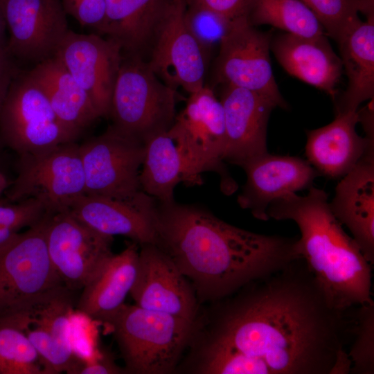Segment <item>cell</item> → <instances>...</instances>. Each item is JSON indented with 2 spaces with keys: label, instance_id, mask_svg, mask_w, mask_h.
I'll return each instance as SVG.
<instances>
[{
  "label": "cell",
  "instance_id": "1",
  "mask_svg": "<svg viewBox=\"0 0 374 374\" xmlns=\"http://www.w3.org/2000/svg\"><path fill=\"white\" fill-rule=\"evenodd\" d=\"M212 305L191 341L258 358L271 374L350 373L357 307H333L303 258Z\"/></svg>",
  "mask_w": 374,
  "mask_h": 374
},
{
  "label": "cell",
  "instance_id": "2",
  "mask_svg": "<svg viewBox=\"0 0 374 374\" xmlns=\"http://www.w3.org/2000/svg\"><path fill=\"white\" fill-rule=\"evenodd\" d=\"M296 239L238 228L195 204L158 202L155 244L187 278L199 303L226 297L301 258Z\"/></svg>",
  "mask_w": 374,
  "mask_h": 374
},
{
  "label": "cell",
  "instance_id": "3",
  "mask_svg": "<svg viewBox=\"0 0 374 374\" xmlns=\"http://www.w3.org/2000/svg\"><path fill=\"white\" fill-rule=\"evenodd\" d=\"M328 195L311 186L305 196L285 194L268 206L269 218L292 220L301 236L294 244L333 307L348 310L374 303L371 265L331 211Z\"/></svg>",
  "mask_w": 374,
  "mask_h": 374
},
{
  "label": "cell",
  "instance_id": "4",
  "mask_svg": "<svg viewBox=\"0 0 374 374\" xmlns=\"http://www.w3.org/2000/svg\"><path fill=\"white\" fill-rule=\"evenodd\" d=\"M103 324L117 343L125 373L132 374L175 372L194 328V322L125 303Z\"/></svg>",
  "mask_w": 374,
  "mask_h": 374
},
{
  "label": "cell",
  "instance_id": "5",
  "mask_svg": "<svg viewBox=\"0 0 374 374\" xmlns=\"http://www.w3.org/2000/svg\"><path fill=\"white\" fill-rule=\"evenodd\" d=\"M174 141L183 165L182 182L200 185L207 171L220 177L222 190L233 193L237 184L224 165L226 131L222 105L206 86L190 93L185 107L167 131Z\"/></svg>",
  "mask_w": 374,
  "mask_h": 374
},
{
  "label": "cell",
  "instance_id": "6",
  "mask_svg": "<svg viewBox=\"0 0 374 374\" xmlns=\"http://www.w3.org/2000/svg\"><path fill=\"white\" fill-rule=\"evenodd\" d=\"M177 98V90L165 84L145 59L123 54L109 116L115 127L144 142L171 127Z\"/></svg>",
  "mask_w": 374,
  "mask_h": 374
},
{
  "label": "cell",
  "instance_id": "7",
  "mask_svg": "<svg viewBox=\"0 0 374 374\" xmlns=\"http://www.w3.org/2000/svg\"><path fill=\"white\" fill-rule=\"evenodd\" d=\"M49 215L0 248V319L25 313L65 287L48 256Z\"/></svg>",
  "mask_w": 374,
  "mask_h": 374
},
{
  "label": "cell",
  "instance_id": "8",
  "mask_svg": "<svg viewBox=\"0 0 374 374\" xmlns=\"http://www.w3.org/2000/svg\"><path fill=\"white\" fill-rule=\"evenodd\" d=\"M79 137L59 120L28 72L19 71L0 109V143L23 157L42 154Z\"/></svg>",
  "mask_w": 374,
  "mask_h": 374
},
{
  "label": "cell",
  "instance_id": "9",
  "mask_svg": "<svg viewBox=\"0 0 374 374\" xmlns=\"http://www.w3.org/2000/svg\"><path fill=\"white\" fill-rule=\"evenodd\" d=\"M6 199L33 198L48 214L69 211L85 195V179L76 141L60 145L35 156L19 157L17 173L6 191Z\"/></svg>",
  "mask_w": 374,
  "mask_h": 374
},
{
  "label": "cell",
  "instance_id": "10",
  "mask_svg": "<svg viewBox=\"0 0 374 374\" xmlns=\"http://www.w3.org/2000/svg\"><path fill=\"white\" fill-rule=\"evenodd\" d=\"M272 35L255 28L248 16L233 19L219 46L215 80L250 90L270 100L276 107L288 109L280 93L270 62Z\"/></svg>",
  "mask_w": 374,
  "mask_h": 374
},
{
  "label": "cell",
  "instance_id": "11",
  "mask_svg": "<svg viewBox=\"0 0 374 374\" xmlns=\"http://www.w3.org/2000/svg\"><path fill=\"white\" fill-rule=\"evenodd\" d=\"M85 195L130 199L141 191L144 143L110 125L80 144Z\"/></svg>",
  "mask_w": 374,
  "mask_h": 374
},
{
  "label": "cell",
  "instance_id": "12",
  "mask_svg": "<svg viewBox=\"0 0 374 374\" xmlns=\"http://www.w3.org/2000/svg\"><path fill=\"white\" fill-rule=\"evenodd\" d=\"M185 0H170L157 28L149 66L168 86L189 94L204 86L208 55L185 22Z\"/></svg>",
  "mask_w": 374,
  "mask_h": 374
},
{
  "label": "cell",
  "instance_id": "13",
  "mask_svg": "<svg viewBox=\"0 0 374 374\" xmlns=\"http://www.w3.org/2000/svg\"><path fill=\"white\" fill-rule=\"evenodd\" d=\"M113 240V237L91 229L69 211L48 217V256L63 285L73 292L81 290L114 254Z\"/></svg>",
  "mask_w": 374,
  "mask_h": 374
},
{
  "label": "cell",
  "instance_id": "14",
  "mask_svg": "<svg viewBox=\"0 0 374 374\" xmlns=\"http://www.w3.org/2000/svg\"><path fill=\"white\" fill-rule=\"evenodd\" d=\"M0 6L12 57L37 64L55 56L69 30L62 0H0Z\"/></svg>",
  "mask_w": 374,
  "mask_h": 374
},
{
  "label": "cell",
  "instance_id": "15",
  "mask_svg": "<svg viewBox=\"0 0 374 374\" xmlns=\"http://www.w3.org/2000/svg\"><path fill=\"white\" fill-rule=\"evenodd\" d=\"M130 294L137 306L194 322L199 303L174 261L155 244H141Z\"/></svg>",
  "mask_w": 374,
  "mask_h": 374
},
{
  "label": "cell",
  "instance_id": "16",
  "mask_svg": "<svg viewBox=\"0 0 374 374\" xmlns=\"http://www.w3.org/2000/svg\"><path fill=\"white\" fill-rule=\"evenodd\" d=\"M55 55L87 93L100 116L109 117L123 57L121 46L98 34H80L69 30Z\"/></svg>",
  "mask_w": 374,
  "mask_h": 374
},
{
  "label": "cell",
  "instance_id": "17",
  "mask_svg": "<svg viewBox=\"0 0 374 374\" xmlns=\"http://www.w3.org/2000/svg\"><path fill=\"white\" fill-rule=\"evenodd\" d=\"M73 292L62 287L26 312L8 317L25 332L49 373L69 371L78 358L71 338Z\"/></svg>",
  "mask_w": 374,
  "mask_h": 374
},
{
  "label": "cell",
  "instance_id": "18",
  "mask_svg": "<svg viewBox=\"0 0 374 374\" xmlns=\"http://www.w3.org/2000/svg\"><path fill=\"white\" fill-rule=\"evenodd\" d=\"M158 202L143 191L120 199L83 195L69 212L91 229L109 236L123 235L136 244H155Z\"/></svg>",
  "mask_w": 374,
  "mask_h": 374
},
{
  "label": "cell",
  "instance_id": "19",
  "mask_svg": "<svg viewBox=\"0 0 374 374\" xmlns=\"http://www.w3.org/2000/svg\"><path fill=\"white\" fill-rule=\"evenodd\" d=\"M247 181L238 196L239 206L262 221L269 205L281 196L308 189L320 176L307 160L267 152L242 166Z\"/></svg>",
  "mask_w": 374,
  "mask_h": 374
},
{
  "label": "cell",
  "instance_id": "20",
  "mask_svg": "<svg viewBox=\"0 0 374 374\" xmlns=\"http://www.w3.org/2000/svg\"><path fill=\"white\" fill-rule=\"evenodd\" d=\"M222 105L226 131L224 159L242 167L267 152V130L276 107L262 96L240 87L223 85Z\"/></svg>",
  "mask_w": 374,
  "mask_h": 374
},
{
  "label": "cell",
  "instance_id": "21",
  "mask_svg": "<svg viewBox=\"0 0 374 374\" xmlns=\"http://www.w3.org/2000/svg\"><path fill=\"white\" fill-rule=\"evenodd\" d=\"M332 212L353 235L366 260L374 262V148L341 178L329 202Z\"/></svg>",
  "mask_w": 374,
  "mask_h": 374
},
{
  "label": "cell",
  "instance_id": "22",
  "mask_svg": "<svg viewBox=\"0 0 374 374\" xmlns=\"http://www.w3.org/2000/svg\"><path fill=\"white\" fill-rule=\"evenodd\" d=\"M358 123V112H350L335 114L330 123L306 132L307 161L320 176L341 179L374 148V139L357 134Z\"/></svg>",
  "mask_w": 374,
  "mask_h": 374
},
{
  "label": "cell",
  "instance_id": "23",
  "mask_svg": "<svg viewBox=\"0 0 374 374\" xmlns=\"http://www.w3.org/2000/svg\"><path fill=\"white\" fill-rule=\"evenodd\" d=\"M271 49L291 75L326 92L333 100L337 96L343 66L326 35L304 37L286 33L271 39Z\"/></svg>",
  "mask_w": 374,
  "mask_h": 374
},
{
  "label": "cell",
  "instance_id": "24",
  "mask_svg": "<svg viewBox=\"0 0 374 374\" xmlns=\"http://www.w3.org/2000/svg\"><path fill=\"white\" fill-rule=\"evenodd\" d=\"M138 244L134 242L113 254L81 290L77 310L104 323L125 303L136 280Z\"/></svg>",
  "mask_w": 374,
  "mask_h": 374
},
{
  "label": "cell",
  "instance_id": "25",
  "mask_svg": "<svg viewBox=\"0 0 374 374\" xmlns=\"http://www.w3.org/2000/svg\"><path fill=\"white\" fill-rule=\"evenodd\" d=\"M170 0H105L99 35L117 42L124 55L144 59Z\"/></svg>",
  "mask_w": 374,
  "mask_h": 374
},
{
  "label": "cell",
  "instance_id": "26",
  "mask_svg": "<svg viewBox=\"0 0 374 374\" xmlns=\"http://www.w3.org/2000/svg\"><path fill=\"white\" fill-rule=\"evenodd\" d=\"M28 72L44 92L59 120L79 136L100 118L87 93L55 55Z\"/></svg>",
  "mask_w": 374,
  "mask_h": 374
},
{
  "label": "cell",
  "instance_id": "27",
  "mask_svg": "<svg viewBox=\"0 0 374 374\" xmlns=\"http://www.w3.org/2000/svg\"><path fill=\"white\" fill-rule=\"evenodd\" d=\"M362 20L338 44L348 78L344 93L334 100L335 114L356 112L374 96V16Z\"/></svg>",
  "mask_w": 374,
  "mask_h": 374
},
{
  "label": "cell",
  "instance_id": "28",
  "mask_svg": "<svg viewBox=\"0 0 374 374\" xmlns=\"http://www.w3.org/2000/svg\"><path fill=\"white\" fill-rule=\"evenodd\" d=\"M143 143L141 190L160 203L175 201V188L183 179V165L175 143L167 131L152 135Z\"/></svg>",
  "mask_w": 374,
  "mask_h": 374
},
{
  "label": "cell",
  "instance_id": "29",
  "mask_svg": "<svg viewBox=\"0 0 374 374\" xmlns=\"http://www.w3.org/2000/svg\"><path fill=\"white\" fill-rule=\"evenodd\" d=\"M248 19L254 26L270 25L300 37L326 35L314 13L301 0H253Z\"/></svg>",
  "mask_w": 374,
  "mask_h": 374
},
{
  "label": "cell",
  "instance_id": "30",
  "mask_svg": "<svg viewBox=\"0 0 374 374\" xmlns=\"http://www.w3.org/2000/svg\"><path fill=\"white\" fill-rule=\"evenodd\" d=\"M0 374H44L36 349L8 318L0 319Z\"/></svg>",
  "mask_w": 374,
  "mask_h": 374
},
{
  "label": "cell",
  "instance_id": "31",
  "mask_svg": "<svg viewBox=\"0 0 374 374\" xmlns=\"http://www.w3.org/2000/svg\"><path fill=\"white\" fill-rule=\"evenodd\" d=\"M314 13L326 35L337 43L344 38L361 21L362 0H301Z\"/></svg>",
  "mask_w": 374,
  "mask_h": 374
},
{
  "label": "cell",
  "instance_id": "32",
  "mask_svg": "<svg viewBox=\"0 0 374 374\" xmlns=\"http://www.w3.org/2000/svg\"><path fill=\"white\" fill-rule=\"evenodd\" d=\"M354 342L348 353L350 373H374V303L358 306L353 331Z\"/></svg>",
  "mask_w": 374,
  "mask_h": 374
},
{
  "label": "cell",
  "instance_id": "33",
  "mask_svg": "<svg viewBox=\"0 0 374 374\" xmlns=\"http://www.w3.org/2000/svg\"><path fill=\"white\" fill-rule=\"evenodd\" d=\"M47 214L43 204L33 198L18 202L0 201V248L22 229L36 225Z\"/></svg>",
  "mask_w": 374,
  "mask_h": 374
},
{
  "label": "cell",
  "instance_id": "34",
  "mask_svg": "<svg viewBox=\"0 0 374 374\" xmlns=\"http://www.w3.org/2000/svg\"><path fill=\"white\" fill-rule=\"evenodd\" d=\"M233 20L193 3L185 12L188 30L208 55L220 46Z\"/></svg>",
  "mask_w": 374,
  "mask_h": 374
},
{
  "label": "cell",
  "instance_id": "35",
  "mask_svg": "<svg viewBox=\"0 0 374 374\" xmlns=\"http://www.w3.org/2000/svg\"><path fill=\"white\" fill-rule=\"evenodd\" d=\"M62 3L66 15L99 35L105 18V0H62Z\"/></svg>",
  "mask_w": 374,
  "mask_h": 374
},
{
  "label": "cell",
  "instance_id": "36",
  "mask_svg": "<svg viewBox=\"0 0 374 374\" xmlns=\"http://www.w3.org/2000/svg\"><path fill=\"white\" fill-rule=\"evenodd\" d=\"M253 1V0H193L192 3L233 20L248 16Z\"/></svg>",
  "mask_w": 374,
  "mask_h": 374
},
{
  "label": "cell",
  "instance_id": "37",
  "mask_svg": "<svg viewBox=\"0 0 374 374\" xmlns=\"http://www.w3.org/2000/svg\"><path fill=\"white\" fill-rule=\"evenodd\" d=\"M6 46H0V109L15 75L19 71Z\"/></svg>",
  "mask_w": 374,
  "mask_h": 374
},
{
  "label": "cell",
  "instance_id": "38",
  "mask_svg": "<svg viewBox=\"0 0 374 374\" xmlns=\"http://www.w3.org/2000/svg\"><path fill=\"white\" fill-rule=\"evenodd\" d=\"M125 373L124 368L118 367L107 354L82 362L78 374H120Z\"/></svg>",
  "mask_w": 374,
  "mask_h": 374
},
{
  "label": "cell",
  "instance_id": "39",
  "mask_svg": "<svg viewBox=\"0 0 374 374\" xmlns=\"http://www.w3.org/2000/svg\"><path fill=\"white\" fill-rule=\"evenodd\" d=\"M6 22L4 17V15L1 7L0 6V46H6L7 38H6Z\"/></svg>",
  "mask_w": 374,
  "mask_h": 374
},
{
  "label": "cell",
  "instance_id": "40",
  "mask_svg": "<svg viewBox=\"0 0 374 374\" xmlns=\"http://www.w3.org/2000/svg\"><path fill=\"white\" fill-rule=\"evenodd\" d=\"M11 181H12L0 168V195L2 193H6V190L10 186Z\"/></svg>",
  "mask_w": 374,
  "mask_h": 374
},
{
  "label": "cell",
  "instance_id": "41",
  "mask_svg": "<svg viewBox=\"0 0 374 374\" xmlns=\"http://www.w3.org/2000/svg\"><path fill=\"white\" fill-rule=\"evenodd\" d=\"M364 13L367 17L374 15V0H362Z\"/></svg>",
  "mask_w": 374,
  "mask_h": 374
}]
</instances>
